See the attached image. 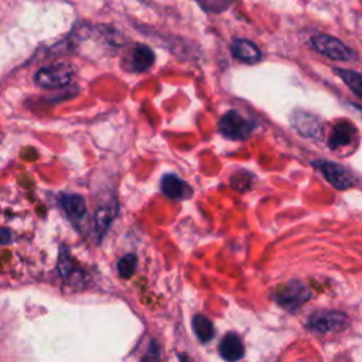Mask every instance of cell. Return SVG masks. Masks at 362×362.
I'll use <instances>...</instances> for the list:
<instances>
[{
  "instance_id": "1",
  "label": "cell",
  "mask_w": 362,
  "mask_h": 362,
  "mask_svg": "<svg viewBox=\"0 0 362 362\" xmlns=\"http://www.w3.org/2000/svg\"><path fill=\"white\" fill-rule=\"evenodd\" d=\"M310 297H311V290L303 281H298V280L286 283L273 294L274 301L280 307L288 311H296L305 301H308Z\"/></svg>"
},
{
  "instance_id": "2",
  "label": "cell",
  "mask_w": 362,
  "mask_h": 362,
  "mask_svg": "<svg viewBox=\"0 0 362 362\" xmlns=\"http://www.w3.org/2000/svg\"><path fill=\"white\" fill-rule=\"evenodd\" d=\"M349 325L346 314L339 311H317L311 314L305 322L307 329L317 334L338 332Z\"/></svg>"
},
{
  "instance_id": "3",
  "label": "cell",
  "mask_w": 362,
  "mask_h": 362,
  "mask_svg": "<svg viewBox=\"0 0 362 362\" xmlns=\"http://www.w3.org/2000/svg\"><path fill=\"white\" fill-rule=\"evenodd\" d=\"M253 129L255 124L236 110L226 112L218 123V132L230 140H245L252 134Z\"/></svg>"
},
{
  "instance_id": "4",
  "label": "cell",
  "mask_w": 362,
  "mask_h": 362,
  "mask_svg": "<svg viewBox=\"0 0 362 362\" xmlns=\"http://www.w3.org/2000/svg\"><path fill=\"white\" fill-rule=\"evenodd\" d=\"M310 42H311V47L317 52H320L328 58L339 59V61H349V59L355 58V52L351 48H348L344 42H341L339 40H337L331 35L315 34L311 37Z\"/></svg>"
},
{
  "instance_id": "5",
  "label": "cell",
  "mask_w": 362,
  "mask_h": 362,
  "mask_svg": "<svg viewBox=\"0 0 362 362\" xmlns=\"http://www.w3.org/2000/svg\"><path fill=\"white\" fill-rule=\"evenodd\" d=\"M74 69L69 64L58 62L37 71L34 79L35 83L42 88H59L71 82Z\"/></svg>"
},
{
  "instance_id": "6",
  "label": "cell",
  "mask_w": 362,
  "mask_h": 362,
  "mask_svg": "<svg viewBox=\"0 0 362 362\" xmlns=\"http://www.w3.org/2000/svg\"><path fill=\"white\" fill-rule=\"evenodd\" d=\"M313 165L317 167L322 173V175L327 178V181L338 189H346L354 185L352 175L341 164L331 163V161H317V163H313Z\"/></svg>"
},
{
  "instance_id": "7",
  "label": "cell",
  "mask_w": 362,
  "mask_h": 362,
  "mask_svg": "<svg viewBox=\"0 0 362 362\" xmlns=\"http://www.w3.org/2000/svg\"><path fill=\"white\" fill-rule=\"evenodd\" d=\"M291 124L304 137L320 139L322 134V127L320 120L308 112L294 110L291 115Z\"/></svg>"
},
{
  "instance_id": "8",
  "label": "cell",
  "mask_w": 362,
  "mask_h": 362,
  "mask_svg": "<svg viewBox=\"0 0 362 362\" xmlns=\"http://www.w3.org/2000/svg\"><path fill=\"white\" fill-rule=\"evenodd\" d=\"M160 188L165 197H168L174 201L188 199L192 195V188L182 178H180L175 174H165L161 178Z\"/></svg>"
},
{
  "instance_id": "9",
  "label": "cell",
  "mask_w": 362,
  "mask_h": 362,
  "mask_svg": "<svg viewBox=\"0 0 362 362\" xmlns=\"http://www.w3.org/2000/svg\"><path fill=\"white\" fill-rule=\"evenodd\" d=\"M219 355L226 362H236L243 358L245 346L240 337L235 332H228L219 342Z\"/></svg>"
},
{
  "instance_id": "10",
  "label": "cell",
  "mask_w": 362,
  "mask_h": 362,
  "mask_svg": "<svg viewBox=\"0 0 362 362\" xmlns=\"http://www.w3.org/2000/svg\"><path fill=\"white\" fill-rule=\"evenodd\" d=\"M232 55L245 64H256L262 59L260 49L249 40L236 38L230 45Z\"/></svg>"
},
{
  "instance_id": "11",
  "label": "cell",
  "mask_w": 362,
  "mask_h": 362,
  "mask_svg": "<svg viewBox=\"0 0 362 362\" xmlns=\"http://www.w3.org/2000/svg\"><path fill=\"white\" fill-rule=\"evenodd\" d=\"M58 270L61 277L69 284H79L83 280V272L75 264L74 259H71L69 253H66L65 250L59 252Z\"/></svg>"
},
{
  "instance_id": "12",
  "label": "cell",
  "mask_w": 362,
  "mask_h": 362,
  "mask_svg": "<svg viewBox=\"0 0 362 362\" xmlns=\"http://www.w3.org/2000/svg\"><path fill=\"white\" fill-rule=\"evenodd\" d=\"M61 205L66 214V216L74 222H79L86 214V204L81 195H64L61 199Z\"/></svg>"
},
{
  "instance_id": "13",
  "label": "cell",
  "mask_w": 362,
  "mask_h": 362,
  "mask_svg": "<svg viewBox=\"0 0 362 362\" xmlns=\"http://www.w3.org/2000/svg\"><path fill=\"white\" fill-rule=\"evenodd\" d=\"M354 136H355L354 126L348 122H342V123L335 124V127L332 129L329 139H328V144L331 148L345 147L354 140Z\"/></svg>"
},
{
  "instance_id": "14",
  "label": "cell",
  "mask_w": 362,
  "mask_h": 362,
  "mask_svg": "<svg viewBox=\"0 0 362 362\" xmlns=\"http://www.w3.org/2000/svg\"><path fill=\"white\" fill-rule=\"evenodd\" d=\"M191 325H192V329H194V334L195 337L198 338V341H201L202 344H206L209 342L214 335H215V329H214V324L211 322V320L202 314H195L192 317V321H191Z\"/></svg>"
},
{
  "instance_id": "15",
  "label": "cell",
  "mask_w": 362,
  "mask_h": 362,
  "mask_svg": "<svg viewBox=\"0 0 362 362\" xmlns=\"http://www.w3.org/2000/svg\"><path fill=\"white\" fill-rule=\"evenodd\" d=\"M156 61V55L153 52V49L147 45H137L134 52H133V68L139 72L147 71L148 68L153 66Z\"/></svg>"
},
{
  "instance_id": "16",
  "label": "cell",
  "mask_w": 362,
  "mask_h": 362,
  "mask_svg": "<svg viewBox=\"0 0 362 362\" xmlns=\"http://www.w3.org/2000/svg\"><path fill=\"white\" fill-rule=\"evenodd\" d=\"M115 218V209L112 206H103L98 209L95 215V229L98 232V236H103L109 225L112 223Z\"/></svg>"
},
{
  "instance_id": "17",
  "label": "cell",
  "mask_w": 362,
  "mask_h": 362,
  "mask_svg": "<svg viewBox=\"0 0 362 362\" xmlns=\"http://www.w3.org/2000/svg\"><path fill=\"white\" fill-rule=\"evenodd\" d=\"M337 74L352 89V92L362 99V75L351 69H337Z\"/></svg>"
},
{
  "instance_id": "18",
  "label": "cell",
  "mask_w": 362,
  "mask_h": 362,
  "mask_svg": "<svg viewBox=\"0 0 362 362\" xmlns=\"http://www.w3.org/2000/svg\"><path fill=\"white\" fill-rule=\"evenodd\" d=\"M136 266H137V256L134 253H129L117 262V272L122 277L129 279L133 276Z\"/></svg>"
},
{
  "instance_id": "19",
  "label": "cell",
  "mask_w": 362,
  "mask_h": 362,
  "mask_svg": "<svg viewBox=\"0 0 362 362\" xmlns=\"http://www.w3.org/2000/svg\"><path fill=\"white\" fill-rule=\"evenodd\" d=\"M253 174L249 173V171H245V170H239L236 171L232 177H230V185L233 189H238V191H246L250 184L253 182Z\"/></svg>"
},
{
  "instance_id": "20",
  "label": "cell",
  "mask_w": 362,
  "mask_h": 362,
  "mask_svg": "<svg viewBox=\"0 0 362 362\" xmlns=\"http://www.w3.org/2000/svg\"><path fill=\"white\" fill-rule=\"evenodd\" d=\"M160 356H161L160 344L156 339H151L148 344L147 352L140 362H160Z\"/></svg>"
},
{
  "instance_id": "21",
  "label": "cell",
  "mask_w": 362,
  "mask_h": 362,
  "mask_svg": "<svg viewBox=\"0 0 362 362\" xmlns=\"http://www.w3.org/2000/svg\"><path fill=\"white\" fill-rule=\"evenodd\" d=\"M10 236H11V232H10L7 228H3V229H1V245L10 243V242H11Z\"/></svg>"
},
{
  "instance_id": "22",
  "label": "cell",
  "mask_w": 362,
  "mask_h": 362,
  "mask_svg": "<svg viewBox=\"0 0 362 362\" xmlns=\"http://www.w3.org/2000/svg\"><path fill=\"white\" fill-rule=\"evenodd\" d=\"M178 359H180V362H194L187 354H180V355H178Z\"/></svg>"
}]
</instances>
